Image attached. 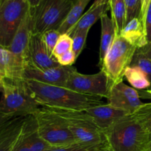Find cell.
Wrapping results in <instances>:
<instances>
[{
	"instance_id": "6da1fadb",
	"label": "cell",
	"mask_w": 151,
	"mask_h": 151,
	"mask_svg": "<svg viewBox=\"0 0 151 151\" xmlns=\"http://www.w3.org/2000/svg\"><path fill=\"white\" fill-rule=\"evenodd\" d=\"M151 112V102L145 103L137 112L128 114L103 130L113 151H145L151 134L145 122Z\"/></svg>"
},
{
	"instance_id": "7a4b0ae2",
	"label": "cell",
	"mask_w": 151,
	"mask_h": 151,
	"mask_svg": "<svg viewBox=\"0 0 151 151\" xmlns=\"http://www.w3.org/2000/svg\"><path fill=\"white\" fill-rule=\"evenodd\" d=\"M24 80L32 96L41 106L86 110L104 104L100 96L78 93L66 87Z\"/></svg>"
},
{
	"instance_id": "3957f363",
	"label": "cell",
	"mask_w": 151,
	"mask_h": 151,
	"mask_svg": "<svg viewBox=\"0 0 151 151\" xmlns=\"http://www.w3.org/2000/svg\"><path fill=\"white\" fill-rule=\"evenodd\" d=\"M2 97L0 113L15 116L34 115L41 108L31 94L24 79L2 78Z\"/></svg>"
},
{
	"instance_id": "277c9868",
	"label": "cell",
	"mask_w": 151,
	"mask_h": 151,
	"mask_svg": "<svg viewBox=\"0 0 151 151\" xmlns=\"http://www.w3.org/2000/svg\"><path fill=\"white\" fill-rule=\"evenodd\" d=\"M47 107L64 120L77 143L86 147L88 150L106 140L103 130L97 127L91 115L85 110Z\"/></svg>"
},
{
	"instance_id": "5b68a950",
	"label": "cell",
	"mask_w": 151,
	"mask_h": 151,
	"mask_svg": "<svg viewBox=\"0 0 151 151\" xmlns=\"http://www.w3.org/2000/svg\"><path fill=\"white\" fill-rule=\"evenodd\" d=\"M137 50V47L131 45L120 35L116 34L101 65V70L109 79V88L123 81L125 70L131 65Z\"/></svg>"
},
{
	"instance_id": "8992f818",
	"label": "cell",
	"mask_w": 151,
	"mask_h": 151,
	"mask_svg": "<svg viewBox=\"0 0 151 151\" xmlns=\"http://www.w3.org/2000/svg\"><path fill=\"white\" fill-rule=\"evenodd\" d=\"M34 115L38 134L51 147L68 146L77 143L64 120L47 107L41 106Z\"/></svg>"
},
{
	"instance_id": "52a82bcc",
	"label": "cell",
	"mask_w": 151,
	"mask_h": 151,
	"mask_svg": "<svg viewBox=\"0 0 151 151\" xmlns=\"http://www.w3.org/2000/svg\"><path fill=\"white\" fill-rule=\"evenodd\" d=\"M73 0H44L38 7L30 8L33 33L42 34L58 30L72 8Z\"/></svg>"
},
{
	"instance_id": "ba28073f",
	"label": "cell",
	"mask_w": 151,
	"mask_h": 151,
	"mask_svg": "<svg viewBox=\"0 0 151 151\" xmlns=\"http://www.w3.org/2000/svg\"><path fill=\"white\" fill-rule=\"evenodd\" d=\"M29 10L27 0H1L0 46L8 48L19 25Z\"/></svg>"
},
{
	"instance_id": "9c48e42d",
	"label": "cell",
	"mask_w": 151,
	"mask_h": 151,
	"mask_svg": "<svg viewBox=\"0 0 151 151\" xmlns=\"http://www.w3.org/2000/svg\"><path fill=\"white\" fill-rule=\"evenodd\" d=\"M65 87L74 91L87 95L107 98L109 79L103 70L91 75L82 74L75 68L70 73Z\"/></svg>"
},
{
	"instance_id": "30bf717a",
	"label": "cell",
	"mask_w": 151,
	"mask_h": 151,
	"mask_svg": "<svg viewBox=\"0 0 151 151\" xmlns=\"http://www.w3.org/2000/svg\"><path fill=\"white\" fill-rule=\"evenodd\" d=\"M140 96L137 89L129 87L122 81L109 88L106 99L110 105L131 114L137 112L145 104L142 102Z\"/></svg>"
},
{
	"instance_id": "8fae6325",
	"label": "cell",
	"mask_w": 151,
	"mask_h": 151,
	"mask_svg": "<svg viewBox=\"0 0 151 151\" xmlns=\"http://www.w3.org/2000/svg\"><path fill=\"white\" fill-rule=\"evenodd\" d=\"M75 69L72 66H58L55 68L40 70L29 64L24 68L23 78L26 80H33L44 84L65 87L71 73Z\"/></svg>"
},
{
	"instance_id": "7c38bea8",
	"label": "cell",
	"mask_w": 151,
	"mask_h": 151,
	"mask_svg": "<svg viewBox=\"0 0 151 151\" xmlns=\"http://www.w3.org/2000/svg\"><path fill=\"white\" fill-rule=\"evenodd\" d=\"M26 64L40 70L60 66L55 58L49 52L41 34L37 33H32L31 36L25 65Z\"/></svg>"
},
{
	"instance_id": "4fadbf2b",
	"label": "cell",
	"mask_w": 151,
	"mask_h": 151,
	"mask_svg": "<svg viewBox=\"0 0 151 151\" xmlns=\"http://www.w3.org/2000/svg\"><path fill=\"white\" fill-rule=\"evenodd\" d=\"M33 33L32 30V19L30 8L25 17L19 25L17 31L15 33L12 42L8 49L12 53L22 61L26 62L28 47L31 36Z\"/></svg>"
},
{
	"instance_id": "5bb4252c",
	"label": "cell",
	"mask_w": 151,
	"mask_h": 151,
	"mask_svg": "<svg viewBox=\"0 0 151 151\" xmlns=\"http://www.w3.org/2000/svg\"><path fill=\"white\" fill-rule=\"evenodd\" d=\"M85 111L91 115L97 127L102 130L109 128L122 117L129 114L111 106L109 103L91 107Z\"/></svg>"
},
{
	"instance_id": "9a60e30c",
	"label": "cell",
	"mask_w": 151,
	"mask_h": 151,
	"mask_svg": "<svg viewBox=\"0 0 151 151\" xmlns=\"http://www.w3.org/2000/svg\"><path fill=\"white\" fill-rule=\"evenodd\" d=\"M24 62L8 49L0 47V78L24 79Z\"/></svg>"
},
{
	"instance_id": "2e32d148",
	"label": "cell",
	"mask_w": 151,
	"mask_h": 151,
	"mask_svg": "<svg viewBox=\"0 0 151 151\" xmlns=\"http://www.w3.org/2000/svg\"><path fill=\"white\" fill-rule=\"evenodd\" d=\"M26 116H15L0 127V151H12Z\"/></svg>"
},
{
	"instance_id": "e0dca14e",
	"label": "cell",
	"mask_w": 151,
	"mask_h": 151,
	"mask_svg": "<svg viewBox=\"0 0 151 151\" xmlns=\"http://www.w3.org/2000/svg\"><path fill=\"white\" fill-rule=\"evenodd\" d=\"M119 35L137 49L148 43L145 28L139 18H134L126 23Z\"/></svg>"
},
{
	"instance_id": "ac0fdd59",
	"label": "cell",
	"mask_w": 151,
	"mask_h": 151,
	"mask_svg": "<svg viewBox=\"0 0 151 151\" xmlns=\"http://www.w3.org/2000/svg\"><path fill=\"white\" fill-rule=\"evenodd\" d=\"M109 4H101V5H91L90 8L82 15L79 20L75 25L67 32L72 36L75 33L81 30H89L94 24L101 18L103 14L107 13L109 10Z\"/></svg>"
},
{
	"instance_id": "d6986e66",
	"label": "cell",
	"mask_w": 151,
	"mask_h": 151,
	"mask_svg": "<svg viewBox=\"0 0 151 151\" xmlns=\"http://www.w3.org/2000/svg\"><path fill=\"white\" fill-rule=\"evenodd\" d=\"M100 21H101V39H100L99 57H100V65L101 66L109 48L113 44V41L116 36V31L113 20L111 18L108 16L107 13L101 16Z\"/></svg>"
},
{
	"instance_id": "ffe728a7",
	"label": "cell",
	"mask_w": 151,
	"mask_h": 151,
	"mask_svg": "<svg viewBox=\"0 0 151 151\" xmlns=\"http://www.w3.org/2000/svg\"><path fill=\"white\" fill-rule=\"evenodd\" d=\"M37 128L38 126L35 115H27L22 131L12 151H30L31 139L32 134Z\"/></svg>"
},
{
	"instance_id": "44dd1931",
	"label": "cell",
	"mask_w": 151,
	"mask_h": 151,
	"mask_svg": "<svg viewBox=\"0 0 151 151\" xmlns=\"http://www.w3.org/2000/svg\"><path fill=\"white\" fill-rule=\"evenodd\" d=\"M91 0H73L72 8L62 25L58 28L60 33H67L82 16L84 10Z\"/></svg>"
},
{
	"instance_id": "7402d4cb",
	"label": "cell",
	"mask_w": 151,
	"mask_h": 151,
	"mask_svg": "<svg viewBox=\"0 0 151 151\" xmlns=\"http://www.w3.org/2000/svg\"><path fill=\"white\" fill-rule=\"evenodd\" d=\"M124 76L135 89L145 90L151 87V83L147 75L139 67H128L125 71Z\"/></svg>"
},
{
	"instance_id": "603a6c76",
	"label": "cell",
	"mask_w": 151,
	"mask_h": 151,
	"mask_svg": "<svg viewBox=\"0 0 151 151\" xmlns=\"http://www.w3.org/2000/svg\"><path fill=\"white\" fill-rule=\"evenodd\" d=\"M109 8L114 23L116 33L119 34L126 24V8L125 0H110Z\"/></svg>"
},
{
	"instance_id": "cb8c5ba5",
	"label": "cell",
	"mask_w": 151,
	"mask_h": 151,
	"mask_svg": "<svg viewBox=\"0 0 151 151\" xmlns=\"http://www.w3.org/2000/svg\"><path fill=\"white\" fill-rule=\"evenodd\" d=\"M130 66L139 67L147 75L151 83V60L146 56L141 49L137 50Z\"/></svg>"
},
{
	"instance_id": "d4e9b609",
	"label": "cell",
	"mask_w": 151,
	"mask_h": 151,
	"mask_svg": "<svg viewBox=\"0 0 151 151\" xmlns=\"http://www.w3.org/2000/svg\"><path fill=\"white\" fill-rule=\"evenodd\" d=\"M72 45H73V40L72 36L67 33H62L59 37L55 47L53 50L52 56L56 58L69 50H72Z\"/></svg>"
},
{
	"instance_id": "484cf974",
	"label": "cell",
	"mask_w": 151,
	"mask_h": 151,
	"mask_svg": "<svg viewBox=\"0 0 151 151\" xmlns=\"http://www.w3.org/2000/svg\"><path fill=\"white\" fill-rule=\"evenodd\" d=\"M88 32H89V30H88L78 31L72 36V40H73L72 50L75 53L77 59L79 57V56L83 50L84 47H85Z\"/></svg>"
},
{
	"instance_id": "4316f807",
	"label": "cell",
	"mask_w": 151,
	"mask_h": 151,
	"mask_svg": "<svg viewBox=\"0 0 151 151\" xmlns=\"http://www.w3.org/2000/svg\"><path fill=\"white\" fill-rule=\"evenodd\" d=\"M125 4L126 8V23L134 18H139L141 13L140 0H125Z\"/></svg>"
},
{
	"instance_id": "83f0119b",
	"label": "cell",
	"mask_w": 151,
	"mask_h": 151,
	"mask_svg": "<svg viewBox=\"0 0 151 151\" xmlns=\"http://www.w3.org/2000/svg\"><path fill=\"white\" fill-rule=\"evenodd\" d=\"M61 34L62 33H60L58 30H50L46 31L44 33L41 34L46 47L51 54H52L56 43Z\"/></svg>"
},
{
	"instance_id": "f1b7e54d",
	"label": "cell",
	"mask_w": 151,
	"mask_h": 151,
	"mask_svg": "<svg viewBox=\"0 0 151 151\" xmlns=\"http://www.w3.org/2000/svg\"><path fill=\"white\" fill-rule=\"evenodd\" d=\"M55 59L57 62H58L59 65L65 67L72 66L75 63V61L77 60L76 56H75V53L72 50H69V51L60 55L58 57H56Z\"/></svg>"
},
{
	"instance_id": "f546056e",
	"label": "cell",
	"mask_w": 151,
	"mask_h": 151,
	"mask_svg": "<svg viewBox=\"0 0 151 151\" xmlns=\"http://www.w3.org/2000/svg\"><path fill=\"white\" fill-rule=\"evenodd\" d=\"M46 151H88L86 147L76 143L72 145L63 147H50Z\"/></svg>"
},
{
	"instance_id": "4dcf8cb0",
	"label": "cell",
	"mask_w": 151,
	"mask_h": 151,
	"mask_svg": "<svg viewBox=\"0 0 151 151\" xmlns=\"http://www.w3.org/2000/svg\"><path fill=\"white\" fill-rule=\"evenodd\" d=\"M145 28L146 34L148 42H151V1L147 8L146 13L145 19Z\"/></svg>"
},
{
	"instance_id": "1f68e13d",
	"label": "cell",
	"mask_w": 151,
	"mask_h": 151,
	"mask_svg": "<svg viewBox=\"0 0 151 151\" xmlns=\"http://www.w3.org/2000/svg\"><path fill=\"white\" fill-rule=\"evenodd\" d=\"M140 1H141V13H140L139 19H141V21L143 23V25H144L146 13H147V8H148V6L150 4L151 0H140Z\"/></svg>"
},
{
	"instance_id": "d6a6232c",
	"label": "cell",
	"mask_w": 151,
	"mask_h": 151,
	"mask_svg": "<svg viewBox=\"0 0 151 151\" xmlns=\"http://www.w3.org/2000/svg\"><path fill=\"white\" fill-rule=\"evenodd\" d=\"M88 151H113V150L111 149L109 142H107L106 139V140L103 143L99 144L98 146L92 148V149L89 150Z\"/></svg>"
},
{
	"instance_id": "836d02e7",
	"label": "cell",
	"mask_w": 151,
	"mask_h": 151,
	"mask_svg": "<svg viewBox=\"0 0 151 151\" xmlns=\"http://www.w3.org/2000/svg\"><path fill=\"white\" fill-rule=\"evenodd\" d=\"M139 49H141L142 51L146 55V56H147L151 60V42H148L145 46Z\"/></svg>"
},
{
	"instance_id": "e575fe53",
	"label": "cell",
	"mask_w": 151,
	"mask_h": 151,
	"mask_svg": "<svg viewBox=\"0 0 151 151\" xmlns=\"http://www.w3.org/2000/svg\"><path fill=\"white\" fill-rule=\"evenodd\" d=\"M145 127L146 130L148 133L151 134V112L147 116L145 122Z\"/></svg>"
},
{
	"instance_id": "d590c367",
	"label": "cell",
	"mask_w": 151,
	"mask_h": 151,
	"mask_svg": "<svg viewBox=\"0 0 151 151\" xmlns=\"http://www.w3.org/2000/svg\"><path fill=\"white\" fill-rule=\"evenodd\" d=\"M12 118L13 117L10 116V115H6V114L2 113H0V127Z\"/></svg>"
},
{
	"instance_id": "8d00e7d4",
	"label": "cell",
	"mask_w": 151,
	"mask_h": 151,
	"mask_svg": "<svg viewBox=\"0 0 151 151\" xmlns=\"http://www.w3.org/2000/svg\"><path fill=\"white\" fill-rule=\"evenodd\" d=\"M29 4V8H35V7H38L44 0H27Z\"/></svg>"
},
{
	"instance_id": "74e56055",
	"label": "cell",
	"mask_w": 151,
	"mask_h": 151,
	"mask_svg": "<svg viewBox=\"0 0 151 151\" xmlns=\"http://www.w3.org/2000/svg\"><path fill=\"white\" fill-rule=\"evenodd\" d=\"M109 1L110 0H94L92 5L97 6L101 5V4H109Z\"/></svg>"
},
{
	"instance_id": "f35d334b",
	"label": "cell",
	"mask_w": 151,
	"mask_h": 151,
	"mask_svg": "<svg viewBox=\"0 0 151 151\" xmlns=\"http://www.w3.org/2000/svg\"><path fill=\"white\" fill-rule=\"evenodd\" d=\"M145 151H151V138L145 148Z\"/></svg>"
},
{
	"instance_id": "ab89813d",
	"label": "cell",
	"mask_w": 151,
	"mask_h": 151,
	"mask_svg": "<svg viewBox=\"0 0 151 151\" xmlns=\"http://www.w3.org/2000/svg\"><path fill=\"white\" fill-rule=\"evenodd\" d=\"M3 90V82L2 78H0V92H2Z\"/></svg>"
},
{
	"instance_id": "60d3db41",
	"label": "cell",
	"mask_w": 151,
	"mask_h": 151,
	"mask_svg": "<svg viewBox=\"0 0 151 151\" xmlns=\"http://www.w3.org/2000/svg\"><path fill=\"white\" fill-rule=\"evenodd\" d=\"M145 93L147 95H148V96H150L151 97V89H150V90H146L145 92Z\"/></svg>"
},
{
	"instance_id": "b9f144b4",
	"label": "cell",
	"mask_w": 151,
	"mask_h": 151,
	"mask_svg": "<svg viewBox=\"0 0 151 151\" xmlns=\"http://www.w3.org/2000/svg\"><path fill=\"white\" fill-rule=\"evenodd\" d=\"M0 2H1V0H0Z\"/></svg>"
},
{
	"instance_id": "7bdbcfd3",
	"label": "cell",
	"mask_w": 151,
	"mask_h": 151,
	"mask_svg": "<svg viewBox=\"0 0 151 151\" xmlns=\"http://www.w3.org/2000/svg\"><path fill=\"white\" fill-rule=\"evenodd\" d=\"M0 47H1V46H0Z\"/></svg>"
}]
</instances>
